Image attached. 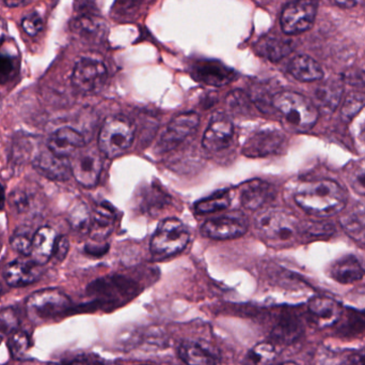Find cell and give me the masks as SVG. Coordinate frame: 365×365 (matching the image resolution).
I'll use <instances>...</instances> for the list:
<instances>
[{
	"label": "cell",
	"instance_id": "cell-7",
	"mask_svg": "<svg viewBox=\"0 0 365 365\" xmlns=\"http://www.w3.org/2000/svg\"><path fill=\"white\" fill-rule=\"evenodd\" d=\"M315 0H295L283 9L280 24L285 34H298L312 27L317 17Z\"/></svg>",
	"mask_w": 365,
	"mask_h": 365
},
{
	"label": "cell",
	"instance_id": "cell-36",
	"mask_svg": "<svg viewBox=\"0 0 365 365\" xmlns=\"http://www.w3.org/2000/svg\"><path fill=\"white\" fill-rule=\"evenodd\" d=\"M21 25H23L24 30H25L29 36H36L43 28L42 17H41L38 13H30V14L26 15V16L24 17Z\"/></svg>",
	"mask_w": 365,
	"mask_h": 365
},
{
	"label": "cell",
	"instance_id": "cell-9",
	"mask_svg": "<svg viewBox=\"0 0 365 365\" xmlns=\"http://www.w3.org/2000/svg\"><path fill=\"white\" fill-rule=\"evenodd\" d=\"M70 161L73 177L81 186L93 188L100 179L103 169L101 156L92 150L77 151Z\"/></svg>",
	"mask_w": 365,
	"mask_h": 365
},
{
	"label": "cell",
	"instance_id": "cell-13",
	"mask_svg": "<svg viewBox=\"0 0 365 365\" xmlns=\"http://www.w3.org/2000/svg\"><path fill=\"white\" fill-rule=\"evenodd\" d=\"M233 135L234 126L231 120L225 116H216L204 133L202 145L208 151H221L231 144Z\"/></svg>",
	"mask_w": 365,
	"mask_h": 365
},
{
	"label": "cell",
	"instance_id": "cell-39",
	"mask_svg": "<svg viewBox=\"0 0 365 365\" xmlns=\"http://www.w3.org/2000/svg\"><path fill=\"white\" fill-rule=\"evenodd\" d=\"M68 248H70V244H68V238L66 236H60L56 240L53 257H55L56 261H63L68 255Z\"/></svg>",
	"mask_w": 365,
	"mask_h": 365
},
{
	"label": "cell",
	"instance_id": "cell-10",
	"mask_svg": "<svg viewBox=\"0 0 365 365\" xmlns=\"http://www.w3.org/2000/svg\"><path fill=\"white\" fill-rule=\"evenodd\" d=\"M248 231L246 219L236 214H225L206 221L202 225L203 236L216 240H229L240 237Z\"/></svg>",
	"mask_w": 365,
	"mask_h": 365
},
{
	"label": "cell",
	"instance_id": "cell-46",
	"mask_svg": "<svg viewBox=\"0 0 365 365\" xmlns=\"http://www.w3.org/2000/svg\"><path fill=\"white\" fill-rule=\"evenodd\" d=\"M360 136H361V139L365 141V124L362 126L361 132H360Z\"/></svg>",
	"mask_w": 365,
	"mask_h": 365
},
{
	"label": "cell",
	"instance_id": "cell-4",
	"mask_svg": "<svg viewBox=\"0 0 365 365\" xmlns=\"http://www.w3.org/2000/svg\"><path fill=\"white\" fill-rule=\"evenodd\" d=\"M71 300L57 289H45L29 296L26 301L28 319L34 324H43L58 319L68 312Z\"/></svg>",
	"mask_w": 365,
	"mask_h": 365
},
{
	"label": "cell",
	"instance_id": "cell-28",
	"mask_svg": "<svg viewBox=\"0 0 365 365\" xmlns=\"http://www.w3.org/2000/svg\"><path fill=\"white\" fill-rule=\"evenodd\" d=\"M343 94V87L341 83L336 81H329L324 84L317 89V99L319 107L325 111H334L340 104L341 96Z\"/></svg>",
	"mask_w": 365,
	"mask_h": 365
},
{
	"label": "cell",
	"instance_id": "cell-24",
	"mask_svg": "<svg viewBox=\"0 0 365 365\" xmlns=\"http://www.w3.org/2000/svg\"><path fill=\"white\" fill-rule=\"evenodd\" d=\"M180 358L188 364H215L218 358L207 347L195 341H185L179 349Z\"/></svg>",
	"mask_w": 365,
	"mask_h": 365
},
{
	"label": "cell",
	"instance_id": "cell-18",
	"mask_svg": "<svg viewBox=\"0 0 365 365\" xmlns=\"http://www.w3.org/2000/svg\"><path fill=\"white\" fill-rule=\"evenodd\" d=\"M272 186L263 180L255 179L240 186V204L245 209L257 210L272 199Z\"/></svg>",
	"mask_w": 365,
	"mask_h": 365
},
{
	"label": "cell",
	"instance_id": "cell-34",
	"mask_svg": "<svg viewBox=\"0 0 365 365\" xmlns=\"http://www.w3.org/2000/svg\"><path fill=\"white\" fill-rule=\"evenodd\" d=\"M29 347V336L25 332L19 331V330L13 332L10 340H9V349H10L13 357L17 358V359L25 357Z\"/></svg>",
	"mask_w": 365,
	"mask_h": 365
},
{
	"label": "cell",
	"instance_id": "cell-11",
	"mask_svg": "<svg viewBox=\"0 0 365 365\" xmlns=\"http://www.w3.org/2000/svg\"><path fill=\"white\" fill-rule=\"evenodd\" d=\"M285 141L284 135L279 131H259L247 139L242 154L248 158H265L280 154L284 149Z\"/></svg>",
	"mask_w": 365,
	"mask_h": 365
},
{
	"label": "cell",
	"instance_id": "cell-41",
	"mask_svg": "<svg viewBox=\"0 0 365 365\" xmlns=\"http://www.w3.org/2000/svg\"><path fill=\"white\" fill-rule=\"evenodd\" d=\"M353 186L358 193L365 195V174L358 176L357 179L354 182Z\"/></svg>",
	"mask_w": 365,
	"mask_h": 365
},
{
	"label": "cell",
	"instance_id": "cell-15",
	"mask_svg": "<svg viewBox=\"0 0 365 365\" xmlns=\"http://www.w3.org/2000/svg\"><path fill=\"white\" fill-rule=\"evenodd\" d=\"M40 264L31 261L16 259L11 261L4 271V280L12 287H23L36 282L42 274Z\"/></svg>",
	"mask_w": 365,
	"mask_h": 365
},
{
	"label": "cell",
	"instance_id": "cell-33",
	"mask_svg": "<svg viewBox=\"0 0 365 365\" xmlns=\"http://www.w3.org/2000/svg\"><path fill=\"white\" fill-rule=\"evenodd\" d=\"M32 239L34 234L29 233L27 229H19L13 234L11 238V246L19 254L30 256L32 250Z\"/></svg>",
	"mask_w": 365,
	"mask_h": 365
},
{
	"label": "cell",
	"instance_id": "cell-27",
	"mask_svg": "<svg viewBox=\"0 0 365 365\" xmlns=\"http://www.w3.org/2000/svg\"><path fill=\"white\" fill-rule=\"evenodd\" d=\"M334 325H338V332L342 336H353L365 329V311L347 309L341 314Z\"/></svg>",
	"mask_w": 365,
	"mask_h": 365
},
{
	"label": "cell",
	"instance_id": "cell-22",
	"mask_svg": "<svg viewBox=\"0 0 365 365\" xmlns=\"http://www.w3.org/2000/svg\"><path fill=\"white\" fill-rule=\"evenodd\" d=\"M289 71L296 79L300 81H319L324 77L321 64L310 56L298 55L292 59Z\"/></svg>",
	"mask_w": 365,
	"mask_h": 365
},
{
	"label": "cell",
	"instance_id": "cell-5",
	"mask_svg": "<svg viewBox=\"0 0 365 365\" xmlns=\"http://www.w3.org/2000/svg\"><path fill=\"white\" fill-rule=\"evenodd\" d=\"M190 241V234L184 223L170 218L162 221L151 239V252L155 256L168 257L182 252Z\"/></svg>",
	"mask_w": 365,
	"mask_h": 365
},
{
	"label": "cell",
	"instance_id": "cell-19",
	"mask_svg": "<svg viewBox=\"0 0 365 365\" xmlns=\"http://www.w3.org/2000/svg\"><path fill=\"white\" fill-rule=\"evenodd\" d=\"M330 276L341 284L358 282L365 276V268L355 255H345L336 259L329 270Z\"/></svg>",
	"mask_w": 365,
	"mask_h": 365
},
{
	"label": "cell",
	"instance_id": "cell-14",
	"mask_svg": "<svg viewBox=\"0 0 365 365\" xmlns=\"http://www.w3.org/2000/svg\"><path fill=\"white\" fill-rule=\"evenodd\" d=\"M68 160V158L56 156L47 148V150L36 154L32 164L34 169L44 177L55 181H64L72 174L71 163Z\"/></svg>",
	"mask_w": 365,
	"mask_h": 365
},
{
	"label": "cell",
	"instance_id": "cell-21",
	"mask_svg": "<svg viewBox=\"0 0 365 365\" xmlns=\"http://www.w3.org/2000/svg\"><path fill=\"white\" fill-rule=\"evenodd\" d=\"M304 332L302 321L293 313H285L279 319L272 332L274 342L282 345H291L302 336Z\"/></svg>",
	"mask_w": 365,
	"mask_h": 365
},
{
	"label": "cell",
	"instance_id": "cell-26",
	"mask_svg": "<svg viewBox=\"0 0 365 365\" xmlns=\"http://www.w3.org/2000/svg\"><path fill=\"white\" fill-rule=\"evenodd\" d=\"M341 225L347 235L357 244L365 246V209L355 208L341 218Z\"/></svg>",
	"mask_w": 365,
	"mask_h": 365
},
{
	"label": "cell",
	"instance_id": "cell-3",
	"mask_svg": "<svg viewBox=\"0 0 365 365\" xmlns=\"http://www.w3.org/2000/svg\"><path fill=\"white\" fill-rule=\"evenodd\" d=\"M255 229L262 237L278 244H289L302 233L297 219L280 209L261 212L255 219Z\"/></svg>",
	"mask_w": 365,
	"mask_h": 365
},
{
	"label": "cell",
	"instance_id": "cell-23",
	"mask_svg": "<svg viewBox=\"0 0 365 365\" xmlns=\"http://www.w3.org/2000/svg\"><path fill=\"white\" fill-rule=\"evenodd\" d=\"M106 24L100 19L91 14L81 15L73 21L72 30L87 41L102 40L106 34Z\"/></svg>",
	"mask_w": 365,
	"mask_h": 365
},
{
	"label": "cell",
	"instance_id": "cell-35",
	"mask_svg": "<svg viewBox=\"0 0 365 365\" xmlns=\"http://www.w3.org/2000/svg\"><path fill=\"white\" fill-rule=\"evenodd\" d=\"M19 328V317L14 309L8 308L0 311V332L10 334Z\"/></svg>",
	"mask_w": 365,
	"mask_h": 365
},
{
	"label": "cell",
	"instance_id": "cell-17",
	"mask_svg": "<svg viewBox=\"0 0 365 365\" xmlns=\"http://www.w3.org/2000/svg\"><path fill=\"white\" fill-rule=\"evenodd\" d=\"M309 313L315 325L319 328L334 325L342 314V306L329 297H314L309 301Z\"/></svg>",
	"mask_w": 365,
	"mask_h": 365
},
{
	"label": "cell",
	"instance_id": "cell-12",
	"mask_svg": "<svg viewBox=\"0 0 365 365\" xmlns=\"http://www.w3.org/2000/svg\"><path fill=\"white\" fill-rule=\"evenodd\" d=\"M200 117L197 113L180 114L173 118L160 137V147L164 151L173 149L187 139L199 126Z\"/></svg>",
	"mask_w": 365,
	"mask_h": 365
},
{
	"label": "cell",
	"instance_id": "cell-25",
	"mask_svg": "<svg viewBox=\"0 0 365 365\" xmlns=\"http://www.w3.org/2000/svg\"><path fill=\"white\" fill-rule=\"evenodd\" d=\"M257 53L266 59L270 61H279L291 53L293 44L287 39L266 36L257 42Z\"/></svg>",
	"mask_w": 365,
	"mask_h": 365
},
{
	"label": "cell",
	"instance_id": "cell-44",
	"mask_svg": "<svg viewBox=\"0 0 365 365\" xmlns=\"http://www.w3.org/2000/svg\"><path fill=\"white\" fill-rule=\"evenodd\" d=\"M6 203V195H4V186L0 184V211L4 209Z\"/></svg>",
	"mask_w": 365,
	"mask_h": 365
},
{
	"label": "cell",
	"instance_id": "cell-30",
	"mask_svg": "<svg viewBox=\"0 0 365 365\" xmlns=\"http://www.w3.org/2000/svg\"><path fill=\"white\" fill-rule=\"evenodd\" d=\"M113 211L102 206L92 218L90 231L94 236H107L113 229Z\"/></svg>",
	"mask_w": 365,
	"mask_h": 365
},
{
	"label": "cell",
	"instance_id": "cell-38",
	"mask_svg": "<svg viewBox=\"0 0 365 365\" xmlns=\"http://www.w3.org/2000/svg\"><path fill=\"white\" fill-rule=\"evenodd\" d=\"M11 204L19 212H25L29 207V197L25 191H14L11 194Z\"/></svg>",
	"mask_w": 365,
	"mask_h": 365
},
{
	"label": "cell",
	"instance_id": "cell-31",
	"mask_svg": "<svg viewBox=\"0 0 365 365\" xmlns=\"http://www.w3.org/2000/svg\"><path fill=\"white\" fill-rule=\"evenodd\" d=\"M91 220L89 209L83 203L76 204L71 210L70 216H68L71 225L74 227V229L81 231H90Z\"/></svg>",
	"mask_w": 365,
	"mask_h": 365
},
{
	"label": "cell",
	"instance_id": "cell-40",
	"mask_svg": "<svg viewBox=\"0 0 365 365\" xmlns=\"http://www.w3.org/2000/svg\"><path fill=\"white\" fill-rule=\"evenodd\" d=\"M346 362L351 364H365V349L351 354L347 358Z\"/></svg>",
	"mask_w": 365,
	"mask_h": 365
},
{
	"label": "cell",
	"instance_id": "cell-32",
	"mask_svg": "<svg viewBox=\"0 0 365 365\" xmlns=\"http://www.w3.org/2000/svg\"><path fill=\"white\" fill-rule=\"evenodd\" d=\"M276 349L272 343L264 342L255 345L250 351H249L247 359L250 364H269L276 358Z\"/></svg>",
	"mask_w": 365,
	"mask_h": 365
},
{
	"label": "cell",
	"instance_id": "cell-6",
	"mask_svg": "<svg viewBox=\"0 0 365 365\" xmlns=\"http://www.w3.org/2000/svg\"><path fill=\"white\" fill-rule=\"evenodd\" d=\"M134 128L126 118H108L103 124L98 135V147L107 158L121 156L132 146Z\"/></svg>",
	"mask_w": 365,
	"mask_h": 365
},
{
	"label": "cell",
	"instance_id": "cell-37",
	"mask_svg": "<svg viewBox=\"0 0 365 365\" xmlns=\"http://www.w3.org/2000/svg\"><path fill=\"white\" fill-rule=\"evenodd\" d=\"M16 64L10 56L0 54V85L6 83L14 74Z\"/></svg>",
	"mask_w": 365,
	"mask_h": 365
},
{
	"label": "cell",
	"instance_id": "cell-2",
	"mask_svg": "<svg viewBox=\"0 0 365 365\" xmlns=\"http://www.w3.org/2000/svg\"><path fill=\"white\" fill-rule=\"evenodd\" d=\"M272 106L296 131L311 130L319 119V111L309 99L293 91H282L272 99Z\"/></svg>",
	"mask_w": 365,
	"mask_h": 365
},
{
	"label": "cell",
	"instance_id": "cell-1",
	"mask_svg": "<svg viewBox=\"0 0 365 365\" xmlns=\"http://www.w3.org/2000/svg\"><path fill=\"white\" fill-rule=\"evenodd\" d=\"M296 204L307 214L326 218L343 211L349 196L341 184L331 179L304 182L295 197Z\"/></svg>",
	"mask_w": 365,
	"mask_h": 365
},
{
	"label": "cell",
	"instance_id": "cell-8",
	"mask_svg": "<svg viewBox=\"0 0 365 365\" xmlns=\"http://www.w3.org/2000/svg\"><path fill=\"white\" fill-rule=\"evenodd\" d=\"M107 68L100 60L94 58H81L72 74V83L81 92H96L107 81Z\"/></svg>",
	"mask_w": 365,
	"mask_h": 365
},
{
	"label": "cell",
	"instance_id": "cell-16",
	"mask_svg": "<svg viewBox=\"0 0 365 365\" xmlns=\"http://www.w3.org/2000/svg\"><path fill=\"white\" fill-rule=\"evenodd\" d=\"M85 139L78 131L72 128H61L49 137L47 148L53 154L62 158H68L75 152L83 149Z\"/></svg>",
	"mask_w": 365,
	"mask_h": 365
},
{
	"label": "cell",
	"instance_id": "cell-42",
	"mask_svg": "<svg viewBox=\"0 0 365 365\" xmlns=\"http://www.w3.org/2000/svg\"><path fill=\"white\" fill-rule=\"evenodd\" d=\"M334 1L342 8H351L356 4L355 0H334Z\"/></svg>",
	"mask_w": 365,
	"mask_h": 365
},
{
	"label": "cell",
	"instance_id": "cell-20",
	"mask_svg": "<svg viewBox=\"0 0 365 365\" xmlns=\"http://www.w3.org/2000/svg\"><path fill=\"white\" fill-rule=\"evenodd\" d=\"M58 236L55 229L43 226L34 234L31 259L40 265H44L53 257V248Z\"/></svg>",
	"mask_w": 365,
	"mask_h": 365
},
{
	"label": "cell",
	"instance_id": "cell-45",
	"mask_svg": "<svg viewBox=\"0 0 365 365\" xmlns=\"http://www.w3.org/2000/svg\"><path fill=\"white\" fill-rule=\"evenodd\" d=\"M4 24H2L1 19H0V42H1L2 38H4Z\"/></svg>",
	"mask_w": 365,
	"mask_h": 365
},
{
	"label": "cell",
	"instance_id": "cell-43",
	"mask_svg": "<svg viewBox=\"0 0 365 365\" xmlns=\"http://www.w3.org/2000/svg\"><path fill=\"white\" fill-rule=\"evenodd\" d=\"M26 2H28V0H6V4L9 6H19Z\"/></svg>",
	"mask_w": 365,
	"mask_h": 365
},
{
	"label": "cell",
	"instance_id": "cell-29",
	"mask_svg": "<svg viewBox=\"0 0 365 365\" xmlns=\"http://www.w3.org/2000/svg\"><path fill=\"white\" fill-rule=\"evenodd\" d=\"M230 194L227 191L218 192L207 199H202L195 205V211L197 214H206L212 212L222 211L230 206Z\"/></svg>",
	"mask_w": 365,
	"mask_h": 365
}]
</instances>
